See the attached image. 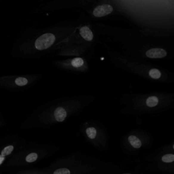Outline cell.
Masks as SVG:
<instances>
[{
	"mask_svg": "<svg viewBox=\"0 0 174 174\" xmlns=\"http://www.w3.org/2000/svg\"><path fill=\"white\" fill-rule=\"evenodd\" d=\"M57 65L63 69L76 72L85 73L88 70L86 61L80 57H76L71 61L58 62Z\"/></svg>",
	"mask_w": 174,
	"mask_h": 174,
	"instance_id": "obj_10",
	"label": "cell"
},
{
	"mask_svg": "<svg viewBox=\"0 0 174 174\" xmlns=\"http://www.w3.org/2000/svg\"><path fill=\"white\" fill-rule=\"evenodd\" d=\"M86 142L99 151H106L109 147L110 136L103 124L95 119H88L81 124L79 128Z\"/></svg>",
	"mask_w": 174,
	"mask_h": 174,
	"instance_id": "obj_5",
	"label": "cell"
},
{
	"mask_svg": "<svg viewBox=\"0 0 174 174\" xmlns=\"http://www.w3.org/2000/svg\"><path fill=\"white\" fill-rule=\"evenodd\" d=\"M113 8L108 4L98 6L93 11V14L97 18L106 16L112 13Z\"/></svg>",
	"mask_w": 174,
	"mask_h": 174,
	"instance_id": "obj_12",
	"label": "cell"
},
{
	"mask_svg": "<svg viewBox=\"0 0 174 174\" xmlns=\"http://www.w3.org/2000/svg\"><path fill=\"white\" fill-rule=\"evenodd\" d=\"M123 116H139L165 112L174 107V93L164 91L126 92L119 99Z\"/></svg>",
	"mask_w": 174,
	"mask_h": 174,
	"instance_id": "obj_3",
	"label": "cell"
},
{
	"mask_svg": "<svg viewBox=\"0 0 174 174\" xmlns=\"http://www.w3.org/2000/svg\"><path fill=\"white\" fill-rule=\"evenodd\" d=\"M91 94L66 96L48 102L34 109L21 125L23 130L47 128L77 116L96 101Z\"/></svg>",
	"mask_w": 174,
	"mask_h": 174,
	"instance_id": "obj_2",
	"label": "cell"
},
{
	"mask_svg": "<svg viewBox=\"0 0 174 174\" xmlns=\"http://www.w3.org/2000/svg\"><path fill=\"white\" fill-rule=\"evenodd\" d=\"M27 142L24 137L17 134L0 136V174L6 172L7 162Z\"/></svg>",
	"mask_w": 174,
	"mask_h": 174,
	"instance_id": "obj_8",
	"label": "cell"
},
{
	"mask_svg": "<svg viewBox=\"0 0 174 174\" xmlns=\"http://www.w3.org/2000/svg\"><path fill=\"white\" fill-rule=\"evenodd\" d=\"M80 33L82 38L87 41H91L94 38V35L91 29L86 26L82 27L80 29Z\"/></svg>",
	"mask_w": 174,
	"mask_h": 174,
	"instance_id": "obj_14",
	"label": "cell"
},
{
	"mask_svg": "<svg viewBox=\"0 0 174 174\" xmlns=\"http://www.w3.org/2000/svg\"><path fill=\"white\" fill-rule=\"evenodd\" d=\"M55 37L50 33L44 34L36 40L35 46L38 50H46L52 46L55 42Z\"/></svg>",
	"mask_w": 174,
	"mask_h": 174,
	"instance_id": "obj_11",
	"label": "cell"
},
{
	"mask_svg": "<svg viewBox=\"0 0 174 174\" xmlns=\"http://www.w3.org/2000/svg\"><path fill=\"white\" fill-rule=\"evenodd\" d=\"M6 120L3 115L0 113V128H3L6 125Z\"/></svg>",
	"mask_w": 174,
	"mask_h": 174,
	"instance_id": "obj_15",
	"label": "cell"
},
{
	"mask_svg": "<svg viewBox=\"0 0 174 174\" xmlns=\"http://www.w3.org/2000/svg\"><path fill=\"white\" fill-rule=\"evenodd\" d=\"M41 74L0 76V89L7 91H24L30 88L41 80Z\"/></svg>",
	"mask_w": 174,
	"mask_h": 174,
	"instance_id": "obj_9",
	"label": "cell"
},
{
	"mask_svg": "<svg viewBox=\"0 0 174 174\" xmlns=\"http://www.w3.org/2000/svg\"><path fill=\"white\" fill-rule=\"evenodd\" d=\"M60 149V146L54 144L27 142L7 162L6 172L10 174L14 171L30 168L53 156Z\"/></svg>",
	"mask_w": 174,
	"mask_h": 174,
	"instance_id": "obj_4",
	"label": "cell"
},
{
	"mask_svg": "<svg viewBox=\"0 0 174 174\" xmlns=\"http://www.w3.org/2000/svg\"><path fill=\"white\" fill-rule=\"evenodd\" d=\"M146 169L152 172L174 173V142L162 146L147 155Z\"/></svg>",
	"mask_w": 174,
	"mask_h": 174,
	"instance_id": "obj_7",
	"label": "cell"
},
{
	"mask_svg": "<svg viewBox=\"0 0 174 174\" xmlns=\"http://www.w3.org/2000/svg\"><path fill=\"white\" fill-rule=\"evenodd\" d=\"M146 56L151 59L163 58L167 55L165 50L161 48H153L146 52Z\"/></svg>",
	"mask_w": 174,
	"mask_h": 174,
	"instance_id": "obj_13",
	"label": "cell"
},
{
	"mask_svg": "<svg viewBox=\"0 0 174 174\" xmlns=\"http://www.w3.org/2000/svg\"><path fill=\"white\" fill-rule=\"evenodd\" d=\"M14 174H132L124 164L105 161L91 155L74 152L61 157L46 167L22 169Z\"/></svg>",
	"mask_w": 174,
	"mask_h": 174,
	"instance_id": "obj_1",
	"label": "cell"
},
{
	"mask_svg": "<svg viewBox=\"0 0 174 174\" xmlns=\"http://www.w3.org/2000/svg\"><path fill=\"white\" fill-rule=\"evenodd\" d=\"M154 144V137L147 130L137 128L131 130L120 140L121 150L127 156H133L151 148Z\"/></svg>",
	"mask_w": 174,
	"mask_h": 174,
	"instance_id": "obj_6",
	"label": "cell"
}]
</instances>
